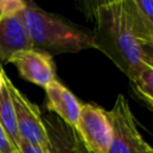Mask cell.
Listing matches in <instances>:
<instances>
[{"mask_svg":"<svg viewBox=\"0 0 153 153\" xmlns=\"http://www.w3.org/2000/svg\"><path fill=\"white\" fill-rule=\"evenodd\" d=\"M8 90L12 97L18 131L20 140L38 146L48 152V137L43 122V115L39 108L26 98L8 79Z\"/></svg>","mask_w":153,"mask_h":153,"instance_id":"cell-5","label":"cell"},{"mask_svg":"<svg viewBox=\"0 0 153 153\" xmlns=\"http://www.w3.org/2000/svg\"><path fill=\"white\" fill-rule=\"evenodd\" d=\"M149 153H153V147L151 148V151H149Z\"/></svg>","mask_w":153,"mask_h":153,"instance_id":"cell-20","label":"cell"},{"mask_svg":"<svg viewBox=\"0 0 153 153\" xmlns=\"http://www.w3.org/2000/svg\"><path fill=\"white\" fill-rule=\"evenodd\" d=\"M44 90L47 96V109L74 128L79 120L82 103L57 79L51 81Z\"/></svg>","mask_w":153,"mask_h":153,"instance_id":"cell-7","label":"cell"},{"mask_svg":"<svg viewBox=\"0 0 153 153\" xmlns=\"http://www.w3.org/2000/svg\"><path fill=\"white\" fill-rule=\"evenodd\" d=\"M78 143H79V153H88V152L84 148V146L81 145V142L79 141V139H78Z\"/></svg>","mask_w":153,"mask_h":153,"instance_id":"cell-18","label":"cell"},{"mask_svg":"<svg viewBox=\"0 0 153 153\" xmlns=\"http://www.w3.org/2000/svg\"><path fill=\"white\" fill-rule=\"evenodd\" d=\"M147 105H148V106H149V108H151V109L153 110V105H152V104H147Z\"/></svg>","mask_w":153,"mask_h":153,"instance_id":"cell-19","label":"cell"},{"mask_svg":"<svg viewBox=\"0 0 153 153\" xmlns=\"http://www.w3.org/2000/svg\"><path fill=\"white\" fill-rule=\"evenodd\" d=\"M18 153H48V152L44 151L43 148L38 147V146H35V145H31V143H29L26 141L20 140Z\"/></svg>","mask_w":153,"mask_h":153,"instance_id":"cell-16","label":"cell"},{"mask_svg":"<svg viewBox=\"0 0 153 153\" xmlns=\"http://www.w3.org/2000/svg\"><path fill=\"white\" fill-rule=\"evenodd\" d=\"M0 124L5 129L6 134L8 135L10 140L12 141L13 146L18 152L19 145H20V136L18 131L16 111H14V106H13V102H12V97H11L7 82H6V86L2 88V91L0 92Z\"/></svg>","mask_w":153,"mask_h":153,"instance_id":"cell-11","label":"cell"},{"mask_svg":"<svg viewBox=\"0 0 153 153\" xmlns=\"http://www.w3.org/2000/svg\"><path fill=\"white\" fill-rule=\"evenodd\" d=\"M26 7L23 0H0V20L18 16Z\"/></svg>","mask_w":153,"mask_h":153,"instance_id":"cell-13","label":"cell"},{"mask_svg":"<svg viewBox=\"0 0 153 153\" xmlns=\"http://www.w3.org/2000/svg\"><path fill=\"white\" fill-rule=\"evenodd\" d=\"M108 111L111 123V142L108 153H149L151 146L141 136L127 98L118 94Z\"/></svg>","mask_w":153,"mask_h":153,"instance_id":"cell-3","label":"cell"},{"mask_svg":"<svg viewBox=\"0 0 153 153\" xmlns=\"http://www.w3.org/2000/svg\"><path fill=\"white\" fill-rule=\"evenodd\" d=\"M8 62L17 67L23 79L43 88L56 80L55 62L48 53L37 49L23 50L12 55Z\"/></svg>","mask_w":153,"mask_h":153,"instance_id":"cell-6","label":"cell"},{"mask_svg":"<svg viewBox=\"0 0 153 153\" xmlns=\"http://www.w3.org/2000/svg\"><path fill=\"white\" fill-rule=\"evenodd\" d=\"M93 18V48L106 55L133 81L147 65L133 32L126 0L97 2Z\"/></svg>","mask_w":153,"mask_h":153,"instance_id":"cell-1","label":"cell"},{"mask_svg":"<svg viewBox=\"0 0 153 153\" xmlns=\"http://www.w3.org/2000/svg\"><path fill=\"white\" fill-rule=\"evenodd\" d=\"M133 87L137 94L145 99L146 103L153 104V68L146 66L139 75L131 81Z\"/></svg>","mask_w":153,"mask_h":153,"instance_id":"cell-12","label":"cell"},{"mask_svg":"<svg viewBox=\"0 0 153 153\" xmlns=\"http://www.w3.org/2000/svg\"><path fill=\"white\" fill-rule=\"evenodd\" d=\"M32 48L51 54L79 53L93 48L92 32L56 17L26 1L19 13Z\"/></svg>","mask_w":153,"mask_h":153,"instance_id":"cell-2","label":"cell"},{"mask_svg":"<svg viewBox=\"0 0 153 153\" xmlns=\"http://www.w3.org/2000/svg\"><path fill=\"white\" fill-rule=\"evenodd\" d=\"M7 75L5 74V72H4V69L0 67V92L2 91V88L6 86V82H7Z\"/></svg>","mask_w":153,"mask_h":153,"instance_id":"cell-17","label":"cell"},{"mask_svg":"<svg viewBox=\"0 0 153 153\" xmlns=\"http://www.w3.org/2000/svg\"><path fill=\"white\" fill-rule=\"evenodd\" d=\"M147 104H149V103H147ZM152 105H153V104H152Z\"/></svg>","mask_w":153,"mask_h":153,"instance_id":"cell-21","label":"cell"},{"mask_svg":"<svg viewBox=\"0 0 153 153\" xmlns=\"http://www.w3.org/2000/svg\"><path fill=\"white\" fill-rule=\"evenodd\" d=\"M140 50L142 54V60L143 62L153 68V41H145V42H139Z\"/></svg>","mask_w":153,"mask_h":153,"instance_id":"cell-14","label":"cell"},{"mask_svg":"<svg viewBox=\"0 0 153 153\" xmlns=\"http://www.w3.org/2000/svg\"><path fill=\"white\" fill-rule=\"evenodd\" d=\"M48 137V153H79L78 136L74 129L54 114L43 115Z\"/></svg>","mask_w":153,"mask_h":153,"instance_id":"cell-9","label":"cell"},{"mask_svg":"<svg viewBox=\"0 0 153 153\" xmlns=\"http://www.w3.org/2000/svg\"><path fill=\"white\" fill-rule=\"evenodd\" d=\"M126 5L137 42L153 41V0H126Z\"/></svg>","mask_w":153,"mask_h":153,"instance_id":"cell-10","label":"cell"},{"mask_svg":"<svg viewBox=\"0 0 153 153\" xmlns=\"http://www.w3.org/2000/svg\"><path fill=\"white\" fill-rule=\"evenodd\" d=\"M88 153H108L111 142V123L108 111L93 103H82L79 120L73 128Z\"/></svg>","mask_w":153,"mask_h":153,"instance_id":"cell-4","label":"cell"},{"mask_svg":"<svg viewBox=\"0 0 153 153\" xmlns=\"http://www.w3.org/2000/svg\"><path fill=\"white\" fill-rule=\"evenodd\" d=\"M29 49L32 43L19 14L0 20V61L8 62L16 53Z\"/></svg>","mask_w":153,"mask_h":153,"instance_id":"cell-8","label":"cell"},{"mask_svg":"<svg viewBox=\"0 0 153 153\" xmlns=\"http://www.w3.org/2000/svg\"><path fill=\"white\" fill-rule=\"evenodd\" d=\"M0 153H18L1 124H0Z\"/></svg>","mask_w":153,"mask_h":153,"instance_id":"cell-15","label":"cell"}]
</instances>
